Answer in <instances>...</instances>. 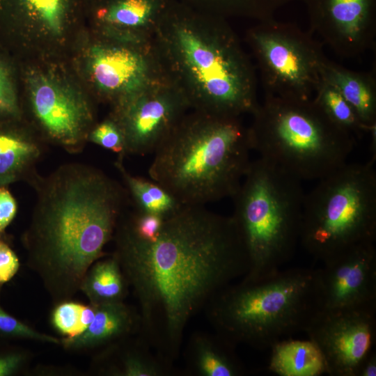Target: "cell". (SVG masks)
Returning <instances> with one entry per match:
<instances>
[{
    "mask_svg": "<svg viewBox=\"0 0 376 376\" xmlns=\"http://www.w3.org/2000/svg\"><path fill=\"white\" fill-rule=\"evenodd\" d=\"M216 333L233 344L266 350L305 331L321 310L318 269L292 268L257 281L242 279L205 307Z\"/></svg>",
    "mask_w": 376,
    "mask_h": 376,
    "instance_id": "obj_5",
    "label": "cell"
},
{
    "mask_svg": "<svg viewBox=\"0 0 376 376\" xmlns=\"http://www.w3.org/2000/svg\"><path fill=\"white\" fill-rule=\"evenodd\" d=\"M151 41L165 77L191 110L240 118L257 109L255 67L221 17L165 10Z\"/></svg>",
    "mask_w": 376,
    "mask_h": 376,
    "instance_id": "obj_3",
    "label": "cell"
},
{
    "mask_svg": "<svg viewBox=\"0 0 376 376\" xmlns=\"http://www.w3.org/2000/svg\"><path fill=\"white\" fill-rule=\"evenodd\" d=\"M222 14L242 15L259 22L273 18L274 13L293 0H203Z\"/></svg>",
    "mask_w": 376,
    "mask_h": 376,
    "instance_id": "obj_29",
    "label": "cell"
},
{
    "mask_svg": "<svg viewBox=\"0 0 376 376\" xmlns=\"http://www.w3.org/2000/svg\"><path fill=\"white\" fill-rule=\"evenodd\" d=\"M130 338L102 348L93 363L95 371L112 376H163L169 373L170 365L154 356L141 337Z\"/></svg>",
    "mask_w": 376,
    "mask_h": 376,
    "instance_id": "obj_20",
    "label": "cell"
},
{
    "mask_svg": "<svg viewBox=\"0 0 376 376\" xmlns=\"http://www.w3.org/2000/svg\"><path fill=\"white\" fill-rule=\"evenodd\" d=\"M322 76L339 91L370 130L376 128V80L373 72L351 71L327 59Z\"/></svg>",
    "mask_w": 376,
    "mask_h": 376,
    "instance_id": "obj_22",
    "label": "cell"
},
{
    "mask_svg": "<svg viewBox=\"0 0 376 376\" xmlns=\"http://www.w3.org/2000/svg\"><path fill=\"white\" fill-rule=\"evenodd\" d=\"M313 99L328 116L338 126L350 133L355 139L361 138L370 130L339 91L322 79Z\"/></svg>",
    "mask_w": 376,
    "mask_h": 376,
    "instance_id": "obj_26",
    "label": "cell"
},
{
    "mask_svg": "<svg viewBox=\"0 0 376 376\" xmlns=\"http://www.w3.org/2000/svg\"><path fill=\"white\" fill-rule=\"evenodd\" d=\"M318 269L321 310L376 307L374 242L356 246Z\"/></svg>",
    "mask_w": 376,
    "mask_h": 376,
    "instance_id": "obj_16",
    "label": "cell"
},
{
    "mask_svg": "<svg viewBox=\"0 0 376 376\" xmlns=\"http://www.w3.org/2000/svg\"><path fill=\"white\" fill-rule=\"evenodd\" d=\"M88 141L118 155L125 156L123 134L118 123L111 116L93 127Z\"/></svg>",
    "mask_w": 376,
    "mask_h": 376,
    "instance_id": "obj_31",
    "label": "cell"
},
{
    "mask_svg": "<svg viewBox=\"0 0 376 376\" xmlns=\"http://www.w3.org/2000/svg\"><path fill=\"white\" fill-rule=\"evenodd\" d=\"M301 182L260 157L251 162L232 197L231 218L249 260L242 279L269 276L293 256L299 242L305 196Z\"/></svg>",
    "mask_w": 376,
    "mask_h": 376,
    "instance_id": "obj_6",
    "label": "cell"
},
{
    "mask_svg": "<svg viewBox=\"0 0 376 376\" xmlns=\"http://www.w3.org/2000/svg\"><path fill=\"white\" fill-rule=\"evenodd\" d=\"M268 368L280 376H319L327 373L324 358L311 340H281L271 348Z\"/></svg>",
    "mask_w": 376,
    "mask_h": 376,
    "instance_id": "obj_23",
    "label": "cell"
},
{
    "mask_svg": "<svg viewBox=\"0 0 376 376\" xmlns=\"http://www.w3.org/2000/svg\"><path fill=\"white\" fill-rule=\"evenodd\" d=\"M374 162L345 163L305 194L299 243L323 263L376 239Z\"/></svg>",
    "mask_w": 376,
    "mask_h": 376,
    "instance_id": "obj_8",
    "label": "cell"
},
{
    "mask_svg": "<svg viewBox=\"0 0 376 376\" xmlns=\"http://www.w3.org/2000/svg\"><path fill=\"white\" fill-rule=\"evenodd\" d=\"M245 38L256 61L265 95L294 100L314 97L327 58L311 33L273 18L251 27Z\"/></svg>",
    "mask_w": 376,
    "mask_h": 376,
    "instance_id": "obj_9",
    "label": "cell"
},
{
    "mask_svg": "<svg viewBox=\"0 0 376 376\" xmlns=\"http://www.w3.org/2000/svg\"><path fill=\"white\" fill-rule=\"evenodd\" d=\"M129 285L116 257L97 260L86 272L81 290L94 305L124 301Z\"/></svg>",
    "mask_w": 376,
    "mask_h": 376,
    "instance_id": "obj_24",
    "label": "cell"
},
{
    "mask_svg": "<svg viewBox=\"0 0 376 376\" xmlns=\"http://www.w3.org/2000/svg\"><path fill=\"white\" fill-rule=\"evenodd\" d=\"M249 127L237 117L190 110L153 152V181L182 205L233 197L249 167Z\"/></svg>",
    "mask_w": 376,
    "mask_h": 376,
    "instance_id": "obj_4",
    "label": "cell"
},
{
    "mask_svg": "<svg viewBox=\"0 0 376 376\" xmlns=\"http://www.w3.org/2000/svg\"><path fill=\"white\" fill-rule=\"evenodd\" d=\"M54 59L18 63L27 106L42 137L69 152H80L95 125L88 97Z\"/></svg>",
    "mask_w": 376,
    "mask_h": 376,
    "instance_id": "obj_10",
    "label": "cell"
},
{
    "mask_svg": "<svg viewBox=\"0 0 376 376\" xmlns=\"http://www.w3.org/2000/svg\"><path fill=\"white\" fill-rule=\"evenodd\" d=\"M252 115V150L301 181L319 180L344 165L356 143L313 98L265 95Z\"/></svg>",
    "mask_w": 376,
    "mask_h": 376,
    "instance_id": "obj_7",
    "label": "cell"
},
{
    "mask_svg": "<svg viewBox=\"0 0 376 376\" xmlns=\"http://www.w3.org/2000/svg\"><path fill=\"white\" fill-rule=\"evenodd\" d=\"M235 344L215 333L192 334L186 347L189 370L198 376H241L245 369Z\"/></svg>",
    "mask_w": 376,
    "mask_h": 376,
    "instance_id": "obj_21",
    "label": "cell"
},
{
    "mask_svg": "<svg viewBox=\"0 0 376 376\" xmlns=\"http://www.w3.org/2000/svg\"><path fill=\"white\" fill-rule=\"evenodd\" d=\"M190 110L166 79L113 106L110 116L123 134L125 155H145L153 153Z\"/></svg>",
    "mask_w": 376,
    "mask_h": 376,
    "instance_id": "obj_13",
    "label": "cell"
},
{
    "mask_svg": "<svg viewBox=\"0 0 376 376\" xmlns=\"http://www.w3.org/2000/svg\"><path fill=\"white\" fill-rule=\"evenodd\" d=\"M22 121L0 120V187L31 177L42 152L40 141Z\"/></svg>",
    "mask_w": 376,
    "mask_h": 376,
    "instance_id": "obj_19",
    "label": "cell"
},
{
    "mask_svg": "<svg viewBox=\"0 0 376 376\" xmlns=\"http://www.w3.org/2000/svg\"><path fill=\"white\" fill-rule=\"evenodd\" d=\"M90 0H0V47L19 63L55 59L75 42Z\"/></svg>",
    "mask_w": 376,
    "mask_h": 376,
    "instance_id": "obj_11",
    "label": "cell"
},
{
    "mask_svg": "<svg viewBox=\"0 0 376 376\" xmlns=\"http://www.w3.org/2000/svg\"><path fill=\"white\" fill-rule=\"evenodd\" d=\"M88 80L112 107L166 78L150 39H124L96 33L84 56Z\"/></svg>",
    "mask_w": 376,
    "mask_h": 376,
    "instance_id": "obj_12",
    "label": "cell"
},
{
    "mask_svg": "<svg viewBox=\"0 0 376 376\" xmlns=\"http://www.w3.org/2000/svg\"><path fill=\"white\" fill-rule=\"evenodd\" d=\"M312 31L339 56L356 58L375 47L376 0H301Z\"/></svg>",
    "mask_w": 376,
    "mask_h": 376,
    "instance_id": "obj_15",
    "label": "cell"
},
{
    "mask_svg": "<svg viewBox=\"0 0 376 376\" xmlns=\"http://www.w3.org/2000/svg\"><path fill=\"white\" fill-rule=\"evenodd\" d=\"M17 61L0 47V120L22 118Z\"/></svg>",
    "mask_w": 376,
    "mask_h": 376,
    "instance_id": "obj_28",
    "label": "cell"
},
{
    "mask_svg": "<svg viewBox=\"0 0 376 376\" xmlns=\"http://www.w3.org/2000/svg\"><path fill=\"white\" fill-rule=\"evenodd\" d=\"M123 156L118 155L115 166L120 173L137 211L168 217L182 205L165 189L152 180L134 176L123 164Z\"/></svg>",
    "mask_w": 376,
    "mask_h": 376,
    "instance_id": "obj_25",
    "label": "cell"
},
{
    "mask_svg": "<svg viewBox=\"0 0 376 376\" xmlns=\"http://www.w3.org/2000/svg\"><path fill=\"white\" fill-rule=\"evenodd\" d=\"M97 306L68 299L55 304L50 315L54 330L65 338L76 337L88 328L93 320Z\"/></svg>",
    "mask_w": 376,
    "mask_h": 376,
    "instance_id": "obj_27",
    "label": "cell"
},
{
    "mask_svg": "<svg viewBox=\"0 0 376 376\" xmlns=\"http://www.w3.org/2000/svg\"><path fill=\"white\" fill-rule=\"evenodd\" d=\"M19 260L4 240L0 237V285L10 281L17 273L19 269Z\"/></svg>",
    "mask_w": 376,
    "mask_h": 376,
    "instance_id": "obj_34",
    "label": "cell"
},
{
    "mask_svg": "<svg viewBox=\"0 0 376 376\" xmlns=\"http://www.w3.org/2000/svg\"><path fill=\"white\" fill-rule=\"evenodd\" d=\"M165 10L162 0H107L95 10L96 33L150 39Z\"/></svg>",
    "mask_w": 376,
    "mask_h": 376,
    "instance_id": "obj_17",
    "label": "cell"
},
{
    "mask_svg": "<svg viewBox=\"0 0 376 376\" xmlns=\"http://www.w3.org/2000/svg\"><path fill=\"white\" fill-rule=\"evenodd\" d=\"M113 238L138 302L141 337L170 365L191 318L249 269L231 217L203 205H182L152 240L138 237L120 217Z\"/></svg>",
    "mask_w": 376,
    "mask_h": 376,
    "instance_id": "obj_1",
    "label": "cell"
},
{
    "mask_svg": "<svg viewBox=\"0 0 376 376\" xmlns=\"http://www.w3.org/2000/svg\"><path fill=\"white\" fill-rule=\"evenodd\" d=\"M357 376H376V352L374 350L361 362Z\"/></svg>",
    "mask_w": 376,
    "mask_h": 376,
    "instance_id": "obj_36",
    "label": "cell"
},
{
    "mask_svg": "<svg viewBox=\"0 0 376 376\" xmlns=\"http://www.w3.org/2000/svg\"><path fill=\"white\" fill-rule=\"evenodd\" d=\"M125 194L104 173L81 164L61 166L38 184L22 240L28 266L54 304L71 299L104 255L121 217Z\"/></svg>",
    "mask_w": 376,
    "mask_h": 376,
    "instance_id": "obj_2",
    "label": "cell"
},
{
    "mask_svg": "<svg viewBox=\"0 0 376 376\" xmlns=\"http://www.w3.org/2000/svg\"><path fill=\"white\" fill-rule=\"evenodd\" d=\"M124 220L138 237L145 240H152L159 234L164 218L155 214L136 210Z\"/></svg>",
    "mask_w": 376,
    "mask_h": 376,
    "instance_id": "obj_33",
    "label": "cell"
},
{
    "mask_svg": "<svg viewBox=\"0 0 376 376\" xmlns=\"http://www.w3.org/2000/svg\"><path fill=\"white\" fill-rule=\"evenodd\" d=\"M3 235H0V237H3Z\"/></svg>",
    "mask_w": 376,
    "mask_h": 376,
    "instance_id": "obj_37",
    "label": "cell"
},
{
    "mask_svg": "<svg viewBox=\"0 0 376 376\" xmlns=\"http://www.w3.org/2000/svg\"><path fill=\"white\" fill-rule=\"evenodd\" d=\"M17 212L16 201L6 187H0V235L11 223Z\"/></svg>",
    "mask_w": 376,
    "mask_h": 376,
    "instance_id": "obj_35",
    "label": "cell"
},
{
    "mask_svg": "<svg viewBox=\"0 0 376 376\" xmlns=\"http://www.w3.org/2000/svg\"><path fill=\"white\" fill-rule=\"evenodd\" d=\"M137 310L124 301L97 306L95 318L81 334L61 339V345L70 352H83L103 348L139 331Z\"/></svg>",
    "mask_w": 376,
    "mask_h": 376,
    "instance_id": "obj_18",
    "label": "cell"
},
{
    "mask_svg": "<svg viewBox=\"0 0 376 376\" xmlns=\"http://www.w3.org/2000/svg\"><path fill=\"white\" fill-rule=\"evenodd\" d=\"M31 359L30 351L0 341V376H14L25 373Z\"/></svg>",
    "mask_w": 376,
    "mask_h": 376,
    "instance_id": "obj_32",
    "label": "cell"
},
{
    "mask_svg": "<svg viewBox=\"0 0 376 376\" xmlns=\"http://www.w3.org/2000/svg\"><path fill=\"white\" fill-rule=\"evenodd\" d=\"M376 307L320 310L305 330L320 351L331 376H357L374 349Z\"/></svg>",
    "mask_w": 376,
    "mask_h": 376,
    "instance_id": "obj_14",
    "label": "cell"
},
{
    "mask_svg": "<svg viewBox=\"0 0 376 376\" xmlns=\"http://www.w3.org/2000/svg\"><path fill=\"white\" fill-rule=\"evenodd\" d=\"M11 340H33L58 345L61 343L60 338L37 331L0 306V341Z\"/></svg>",
    "mask_w": 376,
    "mask_h": 376,
    "instance_id": "obj_30",
    "label": "cell"
}]
</instances>
